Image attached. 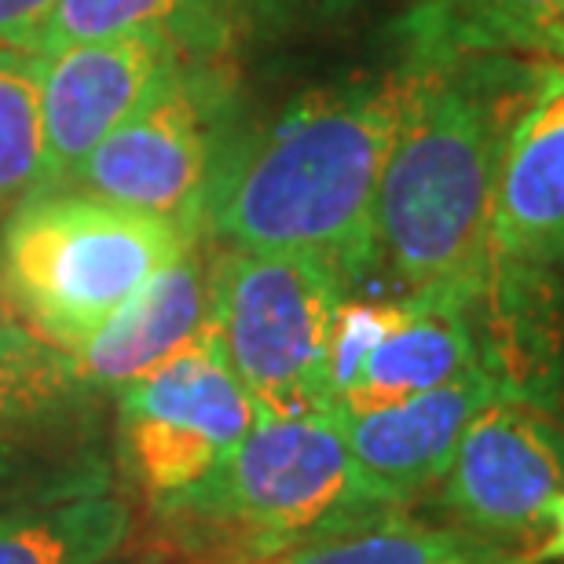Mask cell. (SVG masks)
<instances>
[{
    "instance_id": "18",
    "label": "cell",
    "mask_w": 564,
    "mask_h": 564,
    "mask_svg": "<svg viewBox=\"0 0 564 564\" xmlns=\"http://www.w3.org/2000/svg\"><path fill=\"white\" fill-rule=\"evenodd\" d=\"M261 564H535L532 550L499 546L455 524H422L403 510L352 532L293 546Z\"/></svg>"
},
{
    "instance_id": "20",
    "label": "cell",
    "mask_w": 564,
    "mask_h": 564,
    "mask_svg": "<svg viewBox=\"0 0 564 564\" xmlns=\"http://www.w3.org/2000/svg\"><path fill=\"white\" fill-rule=\"evenodd\" d=\"M397 301L392 297H345L334 315L330 334V400L334 408L352 389V381L370 356V348L389 330Z\"/></svg>"
},
{
    "instance_id": "17",
    "label": "cell",
    "mask_w": 564,
    "mask_h": 564,
    "mask_svg": "<svg viewBox=\"0 0 564 564\" xmlns=\"http://www.w3.org/2000/svg\"><path fill=\"white\" fill-rule=\"evenodd\" d=\"M466 297H392L397 312L389 330L334 411H375L477 370Z\"/></svg>"
},
{
    "instance_id": "9",
    "label": "cell",
    "mask_w": 564,
    "mask_h": 564,
    "mask_svg": "<svg viewBox=\"0 0 564 564\" xmlns=\"http://www.w3.org/2000/svg\"><path fill=\"white\" fill-rule=\"evenodd\" d=\"M104 408L59 348L37 337L0 348V502L115 462L99 444Z\"/></svg>"
},
{
    "instance_id": "14",
    "label": "cell",
    "mask_w": 564,
    "mask_h": 564,
    "mask_svg": "<svg viewBox=\"0 0 564 564\" xmlns=\"http://www.w3.org/2000/svg\"><path fill=\"white\" fill-rule=\"evenodd\" d=\"M491 257L564 272V59H546L532 104L506 143Z\"/></svg>"
},
{
    "instance_id": "23",
    "label": "cell",
    "mask_w": 564,
    "mask_h": 564,
    "mask_svg": "<svg viewBox=\"0 0 564 564\" xmlns=\"http://www.w3.org/2000/svg\"><path fill=\"white\" fill-rule=\"evenodd\" d=\"M532 561H564V488L554 502H550V513H546V528L543 535H539V543L532 546Z\"/></svg>"
},
{
    "instance_id": "3",
    "label": "cell",
    "mask_w": 564,
    "mask_h": 564,
    "mask_svg": "<svg viewBox=\"0 0 564 564\" xmlns=\"http://www.w3.org/2000/svg\"><path fill=\"white\" fill-rule=\"evenodd\" d=\"M389 513L403 510L359 473L337 411L257 414L213 477L151 502L162 543L191 564H261Z\"/></svg>"
},
{
    "instance_id": "21",
    "label": "cell",
    "mask_w": 564,
    "mask_h": 564,
    "mask_svg": "<svg viewBox=\"0 0 564 564\" xmlns=\"http://www.w3.org/2000/svg\"><path fill=\"white\" fill-rule=\"evenodd\" d=\"M477 11L528 52L564 59V0H451Z\"/></svg>"
},
{
    "instance_id": "24",
    "label": "cell",
    "mask_w": 564,
    "mask_h": 564,
    "mask_svg": "<svg viewBox=\"0 0 564 564\" xmlns=\"http://www.w3.org/2000/svg\"><path fill=\"white\" fill-rule=\"evenodd\" d=\"M26 337H33V334L19 323V315H15V308H11V301H8L4 279H0V348H11V345L26 341Z\"/></svg>"
},
{
    "instance_id": "4",
    "label": "cell",
    "mask_w": 564,
    "mask_h": 564,
    "mask_svg": "<svg viewBox=\"0 0 564 564\" xmlns=\"http://www.w3.org/2000/svg\"><path fill=\"white\" fill-rule=\"evenodd\" d=\"M195 242L173 220L48 187L4 213L0 279L37 341L77 352Z\"/></svg>"
},
{
    "instance_id": "15",
    "label": "cell",
    "mask_w": 564,
    "mask_h": 564,
    "mask_svg": "<svg viewBox=\"0 0 564 564\" xmlns=\"http://www.w3.org/2000/svg\"><path fill=\"white\" fill-rule=\"evenodd\" d=\"M137 535V506L115 462L0 502V564H115Z\"/></svg>"
},
{
    "instance_id": "19",
    "label": "cell",
    "mask_w": 564,
    "mask_h": 564,
    "mask_svg": "<svg viewBox=\"0 0 564 564\" xmlns=\"http://www.w3.org/2000/svg\"><path fill=\"white\" fill-rule=\"evenodd\" d=\"M44 55L0 44V213L41 191Z\"/></svg>"
},
{
    "instance_id": "1",
    "label": "cell",
    "mask_w": 564,
    "mask_h": 564,
    "mask_svg": "<svg viewBox=\"0 0 564 564\" xmlns=\"http://www.w3.org/2000/svg\"><path fill=\"white\" fill-rule=\"evenodd\" d=\"M397 129L375 202L386 297H466L488 272L502 154L550 55L477 11L425 0L392 30Z\"/></svg>"
},
{
    "instance_id": "7",
    "label": "cell",
    "mask_w": 564,
    "mask_h": 564,
    "mask_svg": "<svg viewBox=\"0 0 564 564\" xmlns=\"http://www.w3.org/2000/svg\"><path fill=\"white\" fill-rule=\"evenodd\" d=\"M115 469L147 502L213 477L257 422L217 326L115 400Z\"/></svg>"
},
{
    "instance_id": "8",
    "label": "cell",
    "mask_w": 564,
    "mask_h": 564,
    "mask_svg": "<svg viewBox=\"0 0 564 564\" xmlns=\"http://www.w3.org/2000/svg\"><path fill=\"white\" fill-rule=\"evenodd\" d=\"M564 488V414L499 400L458 440L436 510L488 543L532 550Z\"/></svg>"
},
{
    "instance_id": "6",
    "label": "cell",
    "mask_w": 564,
    "mask_h": 564,
    "mask_svg": "<svg viewBox=\"0 0 564 564\" xmlns=\"http://www.w3.org/2000/svg\"><path fill=\"white\" fill-rule=\"evenodd\" d=\"M242 118L235 63L180 59L59 187L173 220L206 239V198Z\"/></svg>"
},
{
    "instance_id": "2",
    "label": "cell",
    "mask_w": 564,
    "mask_h": 564,
    "mask_svg": "<svg viewBox=\"0 0 564 564\" xmlns=\"http://www.w3.org/2000/svg\"><path fill=\"white\" fill-rule=\"evenodd\" d=\"M397 129L392 70L348 74L293 96L268 121L242 118L206 198L224 250L315 253L348 282L375 264V202Z\"/></svg>"
},
{
    "instance_id": "22",
    "label": "cell",
    "mask_w": 564,
    "mask_h": 564,
    "mask_svg": "<svg viewBox=\"0 0 564 564\" xmlns=\"http://www.w3.org/2000/svg\"><path fill=\"white\" fill-rule=\"evenodd\" d=\"M59 0H0V44L37 52L41 33L48 26Z\"/></svg>"
},
{
    "instance_id": "13",
    "label": "cell",
    "mask_w": 564,
    "mask_h": 564,
    "mask_svg": "<svg viewBox=\"0 0 564 564\" xmlns=\"http://www.w3.org/2000/svg\"><path fill=\"white\" fill-rule=\"evenodd\" d=\"M213 253L209 239L162 268L104 330L70 356L74 375L107 403L132 381L169 364L180 348L213 326Z\"/></svg>"
},
{
    "instance_id": "11",
    "label": "cell",
    "mask_w": 564,
    "mask_h": 564,
    "mask_svg": "<svg viewBox=\"0 0 564 564\" xmlns=\"http://www.w3.org/2000/svg\"><path fill=\"white\" fill-rule=\"evenodd\" d=\"M466 319L477 370L502 400L564 414V272L491 257Z\"/></svg>"
},
{
    "instance_id": "12",
    "label": "cell",
    "mask_w": 564,
    "mask_h": 564,
    "mask_svg": "<svg viewBox=\"0 0 564 564\" xmlns=\"http://www.w3.org/2000/svg\"><path fill=\"white\" fill-rule=\"evenodd\" d=\"M499 400V389L480 370H469L447 386L386 408L352 414L337 411V422L370 488L386 502L408 510L444 480L462 433Z\"/></svg>"
},
{
    "instance_id": "5",
    "label": "cell",
    "mask_w": 564,
    "mask_h": 564,
    "mask_svg": "<svg viewBox=\"0 0 564 564\" xmlns=\"http://www.w3.org/2000/svg\"><path fill=\"white\" fill-rule=\"evenodd\" d=\"M348 297L315 253H213V326L257 414H319L330 400V334Z\"/></svg>"
},
{
    "instance_id": "16",
    "label": "cell",
    "mask_w": 564,
    "mask_h": 564,
    "mask_svg": "<svg viewBox=\"0 0 564 564\" xmlns=\"http://www.w3.org/2000/svg\"><path fill=\"white\" fill-rule=\"evenodd\" d=\"M286 4L290 0H59L37 55L118 33H158L173 41L184 59L235 63L268 30L282 26Z\"/></svg>"
},
{
    "instance_id": "10",
    "label": "cell",
    "mask_w": 564,
    "mask_h": 564,
    "mask_svg": "<svg viewBox=\"0 0 564 564\" xmlns=\"http://www.w3.org/2000/svg\"><path fill=\"white\" fill-rule=\"evenodd\" d=\"M180 59L176 44L158 33H118L44 55L41 191L59 187Z\"/></svg>"
}]
</instances>
